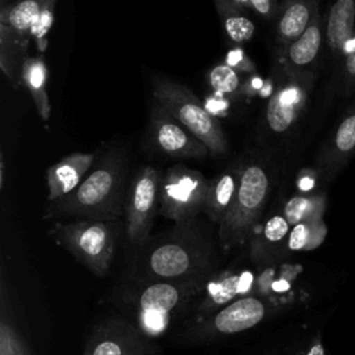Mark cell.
Returning <instances> with one entry per match:
<instances>
[{
    "label": "cell",
    "instance_id": "cell-30",
    "mask_svg": "<svg viewBox=\"0 0 355 355\" xmlns=\"http://www.w3.org/2000/svg\"><path fill=\"white\" fill-rule=\"evenodd\" d=\"M0 355H31L22 338L6 319L0 323Z\"/></svg>",
    "mask_w": 355,
    "mask_h": 355
},
{
    "label": "cell",
    "instance_id": "cell-14",
    "mask_svg": "<svg viewBox=\"0 0 355 355\" xmlns=\"http://www.w3.org/2000/svg\"><path fill=\"white\" fill-rule=\"evenodd\" d=\"M326 37L322 6L312 17L306 29L286 49L279 51V64L283 71L301 75H318L324 65Z\"/></svg>",
    "mask_w": 355,
    "mask_h": 355
},
{
    "label": "cell",
    "instance_id": "cell-2",
    "mask_svg": "<svg viewBox=\"0 0 355 355\" xmlns=\"http://www.w3.org/2000/svg\"><path fill=\"white\" fill-rule=\"evenodd\" d=\"M125 157L118 151H110L73 191L50 201L44 218L116 222L125 214Z\"/></svg>",
    "mask_w": 355,
    "mask_h": 355
},
{
    "label": "cell",
    "instance_id": "cell-29",
    "mask_svg": "<svg viewBox=\"0 0 355 355\" xmlns=\"http://www.w3.org/2000/svg\"><path fill=\"white\" fill-rule=\"evenodd\" d=\"M57 0H46L39 12L35 17L32 24L29 37L35 43L36 49L40 53H44L47 49V36L54 22V11H55Z\"/></svg>",
    "mask_w": 355,
    "mask_h": 355
},
{
    "label": "cell",
    "instance_id": "cell-24",
    "mask_svg": "<svg viewBox=\"0 0 355 355\" xmlns=\"http://www.w3.org/2000/svg\"><path fill=\"white\" fill-rule=\"evenodd\" d=\"M326 209V194L322 191L297 193L283 204L282 212L287 222L294 226L297 223L322 219Z\"/></svg>",
    "mask_w": 355,
    "mask_h": 355
},
{
    "label": "cell",
    "instance_id": "cell-26",
    "mask_svg": "<svg viewBox=\"0 0 355 355\" xmlns=\"http://www.w3.org/2000/svg\"><path fill=\"white\" fill-rule=\"evenodd\" d=\"M329 100L352 98L355 96V35L345 47L344 55L331 79L326 83Z\"/></svg>",
    "mask_w": 355,
    "mask_h": 355
},
{
    "label": "cell",
    "instance_id": "cell-8",
    "mask_svg": "<svg viewBox=\"0 0 355 355\" xmlns=\"http://www.w3.org/2000/svg\"><path fill=\"white\" fill-rule=\"evenodd\" d=\"M209 182L196 169L173 165L161 178L159 214L182 223L204 212Z\"/></svg>",
    "mask_w": 355,
    "mask_h": 355
},
{
    "label": "cell",
    "instance_id": "cell-19",
    "mask_svg": "<svg viewBox=\"0 0 355 355\" xmlns=\"http://www.w3.org/2000/svg\"><path fill=\"white\" fill-rule=\"evenodd\" d=\"M94 162L93 153H72L47 169V200L55 201L73 191Z\"/></svg>",
    "mask_w": 355,
    "mask_h": 355
},
{
    "label": "cell",
    "instance_id": "cell-33",
    "mask_svg": "<svg viewBox=\"0 0 355 355\" xmlns=\"http://www.w3.org/2000/svg\"><path fill=\"white\" fill-rule=\"evenodd\" d=\"M319 180L315 169H306L302 171V173L297 179V186L300 189V193H312V189L315 187V183Z\"/></svg>",
    "mask_w": 355,
    "mask_h": 355
},
{
    "label": "cell",
    "instance_id": "cell-7",
    "mask_svg": "<svg viewBox=\"0 0 355 355\" xmlns=\"http://www.w3.org/2000/svg\"><path fill=\"white\" fill-rule=\"evenodd\" d=\"M282 69V68H280ZM282 80L265 108V128L275 139H288L304 118L318 75L291 73L282 69Z\"/></svg>",
    "mask_w": 355,
    "mask_h": 355
},
{
    "label": "cell",
    "instance_id": "cell-15",
    "mask_svg": "<svg viewBox=\"0 0 355 355\" xmlns=\"http://www.w3.org/2000/svg\"><path fill=\"white\" fill-rule=\"evenodd\" d=\"M322 11L326 37L324 65L331 79L347 44L355 35V0H322Z\"/></svg>",
    "mask_w": 355,
    "mask_h": 355
},
{
    "label": "cell",
    "instance_id": "cell-9",
    "mask_svg": "<svg viewBox=\"0 0 355 355\" xmlns=\"http://www.w3.org/2000/svg\"><path fill=\"white\" fill-rule=\"evenodd\" d=\"M161 172L154 166H141L132 178L125 198V233L129 243L143 247L157 212H159Z\"/></svg>",
    "mask_w": 355,
    "mask_h": 355
},
{
    "label": "cell",
    "instance_id": "cell-10",
    "mask_svg": "<svg viewBox=\"0 0 355 355\" xmlns=\"http://www.w3.org/2000/svg\"><path fill=\"white\" fill-rule=\"evenodd\" d=\"M269 312L268 302L259 295H245L196 318L191 336L209 341L250 330L259 324Z\"/></svg>",
    "mask_w": 355,
    "mask_h": 355
},
{
    "label": "cell",
    "instance_id": "cell-28",
    "mask_svg": "<svg viewBox=\"0 0 355 355\" xmlns=\"http://www.w3.org/2000/svg\"><path fill=\"white\" fill-rule=\"evenodd\" d=\"M208 83L216 93L223 96H233L244 89L241 75L225 62L215 65L208 72Z\"/></svg>",
    "mask_w": 355,
    "mask_h": 355
},
{
    "label": "cell",
    "instance_id": "cell-34",
    "mask_svg": "<svg viewBox=\"0 0 355 355\" xmlns=\"http://www.w3.org/2000/svg\"><path fill=\"white\" fill-rule=\"evenodd\" d=\"M305 355H326V351H324V347H323V343H322V338L320 336H316L315 340L312 341L311 347L308 348L306 354Z\"/></svg>",
    "mask_w": 355,
    "mask_h": 355
},
{
    "label": "cell",
    "instance_id": "cell-13",
    "mask_svg": "<svg viewBox=\"0 0 355 355\" xmlns=\"http://www.w3.org/2000/svg\"><path fill=\"white\" fill-rule=\"evenodd\" d=\"M355 157V98L345 107L315 158V172L322 183L331 182Z\"/></svg>",
    "mask_w": 355,
    "mask_h": 355
},
{
    "label": "cell",
    "instance_id": "cell-20",
    "mask_svg": "<svg viewBox=\"0 0 355 355\" xmlns=\"http://www.w3.org/2000/svg\"><path fill=\"white\" fill-rule=\"evenodd\" d=\"M241 172L243 161L229 165L209 182L204 214L207 219L216 226L219 225L234 200L240 184Z\"/></svg>",
    "mask_w": 355,
    "mask_h": 355
},
{
    "label": "cell",
    "instance_id": "cell-36",
    "mask_svg": "<svg viewBox=\"0 0 355 355\" xmlns=\"http://www.w3.org/2000/svg\"><path fill=\"white\" fill-rule=\"evenodd\" d=\"M236 4H239L240 7H243V8H245V10H248L250 8V3H248V0H233Z\"/></svg>",
    "mask_w": 355,
    "mask_h": 355
},
{
    "label": "cell",
    "instance_id": "cell-27",
    "mask_svg": "<svg viewBox=\"0 0 355 355\" xmlns=\"http://www.w3.org/2000/svg\"><path fill=\"white\" fill-rule=\"evenodd\" d=\"M327 226L322 219H312L291 226L287 239V251L300 252L318 248L326 239Z\"/></svg>",
    "mask_w": 355,
    "mask_h": 355
},
{
    "label": "cell",
    "instance_id": "cell-6",
    "mask_svg": "<svg viewBox=\"0 0 355 355\" xmlns=\"http://www.w3.org/2000/svg\"><path fill=\"white\" fill-rule=\"evenodd\" d=\"M49 234L92 273L98 277L107 275L116 247L115 222L92 219L54 222Z\"/></svg>",
    "mask_w": 355,
    "mask_h": 355
},
{
    "label": "cell",
    "instance_id": "cell-17",
    "mask_svg": "<svg viewBox=\"0 0 355 355\" xmlns=\"http://www.w3.org/2000/svg\"><path fill=\"white\" fill-rule=\"evenodd\" d=\"M291 230V225L284 218L283 212L272 214L261 225H258L247 244L248 257L257 265H269L279 259L284 251H287V239Z\"/></svg>",
    "mask_w": 355,
    "mask_h": 355
},
{
    "label": "cell",
    "instance_id": "cell-4",
    "mask_svg": "<svg viewBox=\"0 0 355 355\" xmlns=\"http://www.w3.org/2000/svg\"><path fill=\"white\" fill-rule=\"evenodd\" d=\"M273 187V171L262 159L243 161V172L234 200L216 226L223 251L247 244L259 225Z\"/></svg>",
    "mask_w": 355,
    "mask_h": 355
},
{
    "label": "cell",
    "instance_id": "cell-22",
    "mask_svg": "<svg viewBox=\"0 0 355 355\" xmlns=\"http://www.w3.org/2000/svg\"><path fill=\"white\" fill-rule=\"evenodd\" d=\"M28 46H25L12 32V29L0 22V68L14 87L22 85V68Z\"/></svg>",
    "mask_w": 355,
    "mask_h": 355
},
{
    "label": "cell",
    "instance_id": "cell-18",
    "mask_svg": "<svg viewBox=\"0 0 355 355\" xmlns=\"http://www.w3.org/2000/svg\"><path fill=\"white\" fill-rule=\"evenodd\" d=\"M320 6L322 0H282L273 21L277 53L286 49L306 29Z\"/></svg>",
    "mask_w": 355,
    "mask_h": 355
},
{
    "label": "cell",
    "instance_id": "cell-3",
    "mask_svg": "<svg viewBox=\"0 0 355 355\" xmlns=\"http://www.w3.org/2000/svg\"><path fill=\"white\" fill-rule=\"evenodd\" d=\"M207 280L140 279L122 302L130 309L136 327L150 340L164 336L172 322L196 304Z\"/></svg>",
    "mask_w": 355,
    "mask_h": 355
},
{
    "label": "cell",
    "instance_id": "cell-5",
    "mask_svg": "<svg viewBox=\"0 0 355 355\" xmlns=\"http://www.w3.org/2000/svg\"><path fill=\"white\" fill-rule=\"evenodd\" d=\"M151 87L155 101L200 139L212 157H222L229 151L220 123L190 89L164 76L153 78Z\"/></svg>",
    "mask_w": 355,
    "mask_h": 355
},
{
    "label": "cell",
    "instance_id": "cell-23",
    "mask_svg": "<svg viewBox=\"0 0 355 355\" xmlns=\"http://www.w3.org/2000/svg\"><path fill=\"white\" fill-rule=\"evenodd\" d=\"M220 24L227 37L236 44L250 42L255 33V25L244 12L245 8L236 4L233 0H214Z\"/></svg>",
    "mask_w": 355,
    "mask_h": 355
},
{
    "label": "cell",
    "instance_id": "cell-35",
    "mask_svg": "<svg viewBox=\"0 0 355 355\" xmlns=\"http://www.w3.org/2000/svg\"><path fill=\"white\" fill-rule=\"evenodd\" d=\"M0 164H1V175H0V187L3 189L4 186V154L1 153V159H0Z\"/></svg>",
    "mask_w": 355,
    "mask_h": 355
},
{
    "label": "cell",
    "instance_id": "cell-21",
    "mask_svg": "<svg viewBox=\"0 0 355 355\" xmlns=\"http://www.w3.org/2000/svg\"><path fill=\"white\" fill-rule=\"evenodd\" d=\"M22 86H25L32 97L35 108L42 121H49L51 114L50 100L47 94V67L43 53L39 55H28L22 68Z\"/></svg>",
    "mask_w": 355,
    "mask_h": 355
},
{
    "label": "cell",
    "instance_id": "cell-12",
    "mask_svg": "<svg viewBox=\"0 0 355 355\" xmlns=\"http://www.w3.org/2000/svg\"><path fill=\"white\" fill-rule=\"evenodd\" d=\"M147 139L157 153L173 158H202L209 154L207 146L158 103L151 108Z\"/></svg>",
    "mask_w": 355,
    "mask_h": 355
},
{
    "label": "cell",
    "instance_id": "cell-25",
    "mask_svg": "<svg viewBox=\"0 0 355 355\" xmlns=\"http://www.w3.org/2000/svg\"><path fill=\"white\" fill-rule=\"evenodd\" d=\"M44 3L46 0H17L4 10H0V22L8 25L14 35L28 46L32 24Z\"/></svg>",
    "mask_w": 355,
    "mask_h": 355
},
{
    "label": "cell",
    "instance_id": "cell-37",
    "mask_svg": "<svg viewBox=\"0 0 355 355\" xmlns=\"http://www.w3.org/2000/svg\"><path fill=\"white\" fill-rule=\"evenodd\" d=\"M6 7H8L7 0H0V10H4Z\"/></svg>",
    "mask_w": 355,
    "mask_h": 355
},
{
    "label": "cell",
    "instance_id": "cell-32",
    "mask_svg": "<svg viewBox=\"0 0 355 355\" xmlns=\"http://www.w3.org/2000/svg\"><path fill=\"white\" fill-rule=\"evenodd\" d=\"M250 8L258 14L261 18L268 21H275L282 0H248Z\"/></svg>",
    "mask_w": 355,
    "mask_h": 355
},
{
    "label": "cell",
    "instance_id": "cell-31",
    "mask_svg": "<svg viewBox=\"0 0 355 355\" xmlns=\"http://www.w3.org/2000/svg\"><path fill=\"white\" fill-rule=\"evenodd\" d=\"M222 62H225L226 65H229L230 68L237 71L240 75H251V73H255V71H257L255 64L247 57L244 50H241L240 47L230 49L226 53Z\"/></svg>",
    "mask_w": 355,
    "mask_h": 355
},
{
    "label": "cell",
    "instance_id": "cell-1",
    "mask_svg": "<svg viewBox=\"0 0 355 355\" xmlns=\"http://www.w3.org/2000/svg\"><path fill=\"white\" fill-rule=\"evenodd\" d=\"M211 223L197 216L150 237L140 247V279L207 280L218 272L222 247Z\"/></svg>",
    "mask_w": 355,
    "mask_h": 355
},
{
    "label": "cell",
    "instance_id": "cell-16",
    "mask_svg": "<svg viewBox=\"0 0 355 355\" xmlns=\"http://www.w3.org/2000/svg\"><path fill=\"white\" fill-rule=\"evenodd\" d=\"M255 279V273L250 269H219L204 283L202 291L196 301V318L209 313L237 298L257 295L252 288Z\"/></svg>",
    "mask_w": 355,
    "mask_h": 355
},
{
    "label": "cell",
    "instance_id": "cell-11",
    "mask_svg": "<svg viewBox=\"0 0 355 355\" xmlns=\"http://www.w3.org/2000/svg\"><path fill=\"white\" fill-rule=\"evenodd\" d=\"M83 355H157V352L129 319L108 318L94 326Z\"/></svg>",
    "mask_w": 355,
    "mask_h": 355
}]
</instances>
